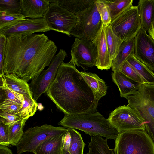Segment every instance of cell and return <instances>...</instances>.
I'll return each instance as SVG.
<instances>
[{
	"instance_id": "1",
	"label": "cell",
	"mask_w": 154,
	"mask_h": 154,
	"mask_svg": "<svg viewBox=\"0 0 154 154\" xmlns=\"http://www.w3.org/2000/svg\"><path fill=\"white\" fill-rule=\"evenodd\" d=\"M57 50L44 34L7 37L4 70L28 82L49 66Z\"/></svg>"
},
{
	"instance_id": "2",
	"label": "cell",
	"mask_w": 154,
	"mask_h": 154,
	"mask_svg": "<svg viewBox=\"0 0 154 154\" xmlns=\"http://www.w3.org/2000/svg\"><path fill=\"white\" fill-rule=\"evenodd\" d=\"M46 93L64 115L97 110L98 101L76 66L69 62L60 65Z\"/></svg>"
},
{
	"instance_id": "3",
	"label": "cell",
	"mask_w": 154,
	"mask_h": 154,
	"mask_svg": "<svg viewBox=\"0 0 154 154\" xmlns=\"http://www.w3.org/2000/svg\"><path fill=\"white\" fill-rule=\"evenodd\" d=\"M67 128L75 129L91 136H99L115 140L119 133L97 110L83 113L67 115L58 123Z\"/></svg>"
},
{
	"instance_id": "4",
	"label": "cell",
	"mask_w": 154,
	"mask_h": 154,
	"mask_svg": "<svg viewBox=\"0 0 154 154\" xmlns=\"http://www.w3.org/2000/svg\"><path fill=\"white\" fill-rule=\"evenodd\" d=\"M125 98L143 119L146 131L154 143V84H141L136 94Z\"/></svg>"
},
{
	"instance_id": "5",
	"label": "cell",
	"mask_w": 154,
	"mask_h": 154,
	"mask_svg": "<svg viewBox=\"0 0 154 154\" xmlns=\"http://www.w3.org/2000/svg\"><path fill=\"white\" fill-rule=\"evenodd\" d=\"M115 140V154H154V143L145 131L119 133Z\"/></svg>"
},
{
	"instance_id": "6",
	"label": "cell",
	"mask_w": 154,
	"mask_h": 154,
	"mask_svg": "<svg viewBox=\"0 0 154 154\" xmlns=\"http://www.w3.org/2000/svg\"><path fill=\"white\" fill-rule=\"evenodd\" d=\"M109 25L123 42L135 38L142 28L138 6H128Z\"/></svg>"
},
{
	"instance_id": "7",
	"label": "cell",
	"mask_w": 154,
	"mask_h": 154,
	"mask_svg": "<svg viewBox=\"0 0 154 154\" xmlns=\"http://www.w3.org/2000/svg\"><path fill=\"white\" fill-rule=\"evenodd\" d=\"M68 131L63 127H56L47 124L29 128L16 146L18 154L26 152L33 153L42 142L50 137L63 134Z\"/></svg>"
},
{
	"instance_id": "8",
	"label": "cell",
	"mask_w": 154,
	"mask_h": 154,
	"mask_svg": "<svg viewBox=\"0 0 154 154\" xmlns=\"http://www.w3.org/2000/svg\"><path fill=\"white\" fill-rule=\"evenodd\" d=\"M76 16L78 21L71 31V35L79 38L93 41L103 24L95 1Z\"/></svg>"
},
{
	"instance_id": "9",
	"label": "cell",
	"mask_w": 154,
	"mask_h": 154,
	"mask_svg": "<svg viewBox=\"0 0 154 154\" xmlns=\"http://www.w3.org/2000/svg\"><path fill=\"white\" fill-rule=\"evenodd\" d=\"M108 119L118 133L134 130L146 131L143 119L128 105L116 108L111 112Z\"/></svg>"
},
{
	"instance_id": "10",
	"label": "cell",
	"mask_w": 154,
	"mask_h": 154,
	"mask_svg": "<svg viewBox=\"0 0 154 154\" xmlns=\"http://www.w3.org/2000/svg\"><path fill=\"white\" fill-rule=\"evenodd\" d=\"M56 1L50 3L44 18L51 30L70 37L71 31L78 22V18L74 14L59 5Z\"/></svg>"
},
{
	"instance_id": "11",
	"label": "cell",
	"mask_w": 154,
	"mask_h": 154,
	"mask_svg": "<svg viewBox=\"0 0 154 154\" xmlns=\"http://www.w3.org/2000/svg\"><path fill=\"white\" fill-rule=\"evenodd\" d=\"M67 56L66 52L61 49L54 56L48 68L43 71L29 84L33 98L37 100L44 93H47L56 77L58 68Z\"/></svg>"
},
{
	"instance_id": "12",
	"label": "cell",
	"mask_w": 154,
	"mask_h": 154,
	"mask_svg": "<svg viewBox=\"0 0 154 154\" xmlns=\"http://www.w3.org/2000/svg\"><path fill=\"white\" fill-rule=\"evenodd\" d=\"M71 55L69 63L84 70L96 66L97 48L92 41L76 38L71 46Z\"/></svg>"
},
{
	"instance_id": "13",
	"label": "cell",
	"mask_w": 154,
	"mask_h": 154,
	"mask_svg": "<svg viewBox=\"0 0 154 154\" xmlns=\"http://www.w3.org/2000/svg\"><path fill=\"white\" fill-rule=\"evenodd\" d=\"M50 30L51 29L44 17L36 19L27 18L0 28V34L7 37L30 35L37 32Z\"/></svg>"
},
{
	"instance_id": "14",
	"label": "cell",
	"mask_w": 154,
	"mask_h": 154,
	"mask_svg": "<svg viewBox=\"0 0 154 154\" xmlns=\"http://www.w3.org/2000/svg\"><path fill=\"white\" fill-rule=\"evenodd\" d=\"M134 55L154 71V40L142 27L134 38Z\"/></svg>"
},
{
	"instance_id": "15",
	"label": "cell",
	"mask_w": 154,
	"mask_h": 154,
	"mask_svg": "<svg viewBox=\"0 0 154 154\" xmlns=\"http://www.w3.org/2000/svg\"><path fill=\"white\" fill-rule=\"evenodd\" d=\"M92 41L97 48V60L95 66L101 70L109 69L112 66V60L109 53L105 25L103 24L96 36Z\"/></svg>"
},
{
	"instance_id": "16",
	"label": "cell",
	"mask_w": 154,
	"mask_h": 154,
	"mask_svg": "<svg viewBox=\"0 0 154 154\" xmlns=\"http://www.w3.org/2000/svg\"><path fill=\"white\" fill-rule=\"evenodd\" d=\"M53 0H20L21 14L26 18L36 19L44 18Z\"/></svg>"
},
{
	"instance_id": "17",
	"label": "cell",
	"mask_w": 154,
	"mask_h": 154,
	"mask_svg": "<svg viewBox=\"0 0 154 154\" xmlns=\"http://www.w3.org/2000/svg\"><path fill=\"white\" fill-rule=\"evenodd\" d=\"M111 75L113 81L118 87L121 97L125 98L136 93L140 84L126 76L121 70L113 72Z\"/></svg>"
},
{
	"instance_id": "18",
	"label": "cell",
	"mask_w": 154,
	"mask_h": 154,
	"mask_svg": "<svg viewBox=\"0 0 154 154\" xmlns=\"http://www.w3.org/2000/svg\"><path fill=\"white\" fill-rule=\"evenodd\" d=\"M63 134L53 136L48 138L41 143L33 153L63 154V149L62 138Z\"/></svg>"
},
{
	"instance_id": "19",
	"label": "cell",
	"mask_w": 154,
	"mask_h": 154,
	"mask_svg": "<svg viewBox=\"0 0 154 154\" xmlns=\"http://www.w3.org/2000/svg\"><path fill=\"white\" fill-rule=\"evenodd\" d=\"M92 91L96 98L99 101L107 93V86L105 82L95 73L80 72Z\"/></svg>"
},
{
	"instance_id": "20",
	"label": "cell",
	"mask_w": 154,
	"mask_h": 154,
	"mask_svg": "<svg viewBox=\"0 0 154 154\" xmlns=\"http://www.w3.org/2000/svg\"><path fill=\"white\" fill-rule=\"evenodd\" d=\"M137 6L142 27L148 32L154 22V0H140Z\"/></svg>"
},
{
	"instance_id": "21",
	"label": "cell",
	"mask_w": 154,
	"mask_h": 154,
	"mask_svg": "<svg viewBox=\"0 0 154 154\" xmlns=\"http://www.w3.org/2000/svg\"><path fill=\"white\" fill-rule=\"evenodd\" d=\"M7 86L13 90L33 98L29 84L14 73L5 74L2 75Z\"/></svg>"
},
{
	"instance_id": "22",
	"label": "cell",
	"mask_w": 154,
	"mask_h": 154,
	"mask_svg": "<svg viewBox=\"0 0 154 154\" xmlns=\"http://www.w3.org/2000/svg\"><path fill=\"white\" fill-rule=\"evenodd\" d=\"M134 38L123 42L122 43L116 59L112 61L111 68L113 72L120 70L122 65L128 57L134 54Z\"/></svg>"
},
{
	"instance_id": "23",
	"label": "cell",
	"mask_w": 154,
	"mask_h": 154,
	"mask_svg": "<svg viewBox=\"0 0 154 154\" xmlns=\"http://www.w3.org/2000/svg\"><path fill=\"white\" fill-rule=\"evenodd\" d=\"M126 61L141 76L146 84H154V72L144 64L137 59L134 54Z\"/></svg>"
},
{
	"instance_id": "24",
	"label": "cell",
	"mask_w": 154,
	"mask_h": 154,
	"mask_svg": "<svg viewBox=\"0 0 154 154\" xmlns=\"http://www.w3.org/2000/svg\"><path fill=\"white\" fill-rule=\"evenodd\" d=\"M107 140L100 136H91L89 151L86 154H115L114 149L109 148Z\"/></svg>"
},
{
	"instance_id": "25",
	"label": "cell",
	"mask_w": 154,
	"mask_h": 154,
	"mask_svg": "<svg viewBox=\"0 0 154 154\" xmlns=\"http://www.w3.org/2000/svg\"><path fill=\"white\" fill-rule=\"evenodd\" d=\"M105 29L109 53L113 61L116 59L123 42L114 33L110 25L105 26Z\"/></svg>"
},
{
	"instance_id": "26",
	"label": "cell",
	"mask_w": 154,
	"mask_h": 154,
	"mask_svg": "<svg viewBox=\"0 0 154 154\" xmlns=\"http://www.w3.org/2000/svg\"><path fill=\"white\" fill-rule=\"evenodd\" d=\"M95 0H57L60 6L76 15L91 5Z\"/></svg>"
},
{
	"instance_id": "27",
	"label": "cell",
	"mask_w": 154,
	"mask_h": 154,
	"mask_svg": "<svg viewBox=\"0 0 154 154\" xmlns=\"http://www.w3.org/2000/svg\"><path fill=\"white\" fill-rule=\"evenodd\" d=\"M69 132L71 141L69 152L70 154H83L86 144L84 142L80 133L72 128H67Z\"/></svg>"
},
{
	"instance_id": "28",
	"label": "cell",
	"mask_w": 154,
	"mask_h": 154,
	"mask_svg": "<svg viewBox=\"0 0 154 154\" xmlns=\"http://www.w3.org/2000/svg\"><path fill=\"white\" fill-rule=\"evenodd\" d=\"M27 119H23L9 126V136L10 143L16 146L21 139L23 134V128Z\"/></svg>"
},
{
	"instance_id": "29",
	"label": "cell",
	"mask_w": 154,
	"mask_h": 154,
	"mask_svg": "<svg viewBox=\"0 0 154 154\" xmlns=\"http://www.w3.org/2000/svg\"><path fill=\"white\" fill-rule=\"evenodd\" d=\"M102 0L109 8L112 21L126 8L133 5L134 1L133 0Z\"/></svg>"
},
{
	"instance_id": "30",
	"label": "cell",
	"mask_w": 154,
	"mask_h": 154,
	"mask_svg": "<svg viewBox=\"0 0 154 154\" xmlns=\"http://www.w3.org/2000/svg\"><path fill=\"white\" fill-rule=\"evenodd\" d=\"M24 100L18 114L23 119H27L33 116L37 111V102L32 98L24 96Z\"/></svg>"
},
{
	"instance_id": "31",
	"label": "cell",
	"mask_w": 154,
	"mask_h": 154,
	"mask_svg": "<svg viewBox=\"0 0 154 154\" xmlns=\"http://www.w3.org/2000/svg\"><path fill=\"white\" fill-rule=\"evenodd\" d=\"M0 12L21 14L20 0H0Z\"/></svg>"
},
{
	"instance_id": "32",
	"label": "cell",
	"mask_w": 154,
	"mask_h": 154,
	"mask_svg": "<svg viewBox=\"0 0 154 154\" xmlns=\"http://www.w3.org/2000/svg\"><path fill=\"white\" fill-rule=\"evenodd\" d=\"M0 77V88L4 91L6 99L20 104H22L24 100V96L9 88L6 85L2 75Z\"/></svg>"
},
{
	"instance_id": "33",
	"label": "cell",
	"mask_w": 154,
	"mask_h": 154,
	"mask_svg": "<svg viewBox=\"0 0 154 154\" xmlns=\"http://www.w3.org/2000/svg\"><path fill=\"white\" fill-rule=\"evenodd\" d=\"M95 4L103 24L105 26L109 25L111 23L112 20L109 7L102 0H95Z\"/></svg>"
},
{
	"instance_id": "34",
	"label": "cell",
	"mask_w": 154,
	"mask_h": 154,
	"mask_svg": "<svg viewBox=\"0 0 154 154\" xmlns=\"http://www.w3.org/2000/svg\"><path fill=\"white\" fill-rule=\"evenodd\" d=\"M25 18L21 14H12L0 12V28L8 26Z\"/></svg>"
},
{
	"instance_id": "35",
	"label": "cell",
	"mask_w": 154,
	"mask_h": 154,
	"mask_svg": "<svg viewBox=\"0 0 154 154\" xmlns=\"http://www.w3.org/2000/svg\"><path fill=\"white\" fill-rule=\"evenodd\" d=\"M120 70L124 75L139 84H146L141 76L126 61L122 65Z\"/></svg>"
},
{
	"instance_id": "36",
	"label": "cell",
	"mask_w": 154,
	"mask_h": 154,
	"mask_svg": "<svg viewBox=\"0 0 154 154\" xmlns=\"http://www.w3.org/2000/svg\"><path fill=\"white\" fill-rule=\"evenodd\" d=\"M22 106V104L5 98L1 103L0 109L2 112L4 113L17 114Z\"/></svg>"
},
{
	"instance_id": "37",
	"label": "cell",
	"mask_w": 154,
	"mask_h": 154,
	"mask_svg": "<svg viewBox=\"0 0 154 154\" xmlns=\"http://www.w3.org/2000/svg\"><path fill=\"white\" fill-rule=\"evenodd\" d=\"M9 125L2 118L0 119V145L9 147Z\"/></svg>"
},
{
	"instance_id": "38",
	"label": "cell",
	"mask_w": 154,
	"mask_h": 154,
	"mask_svg": "<svg viewBox=\"0 0 154 154\" xmlns=\"http://www.w3.org/2000/svg\"><path fill=\"white\" fill-rule=\"evenodd\" d=\"M6 38V36L0 34V75L5 74L3 67Z\"/></svg>"
},
{
	"instance_id": "39",
	"label": "cell",
	"mask_w": 154,
	"mask_h": 154,
	"mask_svg": "<svg viewBox=\"0 0 154 154\" xmlns=\"http://www.w3.org/2000/svg\"><path fill=\"white\" fill-rule=\"evenodd\" d=\"M0 116L10 126L23 119L18 113H8L2 112L0 113Z\"/></svg>"
},
{
	"instance_id": "40",
	"label": "cell",
	"mask_w": 154,
	"mask_h": 154,
	"mask_svg": "<svg viewBox=\"0 0 154 154\" xmlns=\"http://www.w3.org/2000/svg\"><path fill=\"white\" fill-rule=\"evenodd\" d=\"M62 140L63 150L69 151L71 141V137L68 129V131L63 134Z\"/></svg>"
},
{
	"instance_id": "41",
	"label": "cell",
	"mask_w": 154,
	"mask_h": 154,
	"mask_svg": "<svg viewBox=\"0 0 154 154\" xmlns=\"http://www.w3.org/2000/svg\"><path fill=\"white\" fill-rule=\"evenodd\" d=\"M0 154H13L12 151L8 147L0 145Z\"/></svg>"
},
{
	"instance_id": "42",
	"label": "cell",
	"mask_w": 154,
	"mask_h": 154,
	"mask_svg": "<svg viewBox=\"0 0 154 154\" xmlns=\"http://www.w3.org/2000/svg\"><path fill=\"white\" fill-rule=\"evenodd\" d=\"M149 35L154 40V22L152 23L149 30L147 32Z\"/></svg>"
},
{
	"instance_id": "43",
	"label": "cell",
	"mask_w": 154,
	"mask_h": 154,
	"mask_svg": "<svg viewBox=\"0 0 154 154\" xmlns=\"http://www.w3.org/2000/svg\"><path fill=\"white\" fill-rule=\"evenodd\" d=\"M63 154H70L69 151L63 150Z\"/></svg>"
}]
</instances>
